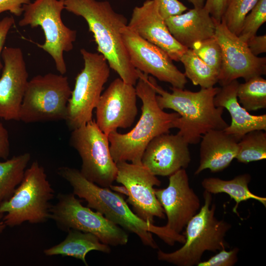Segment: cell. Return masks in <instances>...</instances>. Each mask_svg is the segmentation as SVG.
Instances as JSON below:
<instances>
[{
  "instance_id": "cell-20",
  "label": "cell",
  "mask_w": 266,
  "mask_h": 266,
  "mask_svg": "<svg viewBox=\"0 0 266 266\" xmlns=\"http://www.w3.org/2000/svg\"><path fill=\"white\" fill-rule=\"evenodd\" d=\"M165 22L171 34L187 48L191 49L195 43L214 36L215 20L204 7H194Z\"/></svg>"
},
{
  "instance_id": "cell-23",
  "label": "cell",
  "mask_w": 266,
  "mask_h": 266,
  "mask_svg": "<svg viewBox=\"0 0 266 266\" xmlns=\"http://www.w3.org/2000/svg\"><path fill=\"white\" fill-rule=\"evenodd\" d=\"M67 233V235L63 241L44 250L45 255L72 257L81 260L88 266L86 256L91 251L96 250L107 254L111 252L110 246L102 243L93 233L74 229L69 230Z\"/></svg>"
},
{
  "instance_id": "cell-7",
  "label": "cell",
  "mask_w": 266,
  "mask_h": 266,
  "mask_svg": "<svg viewBox=\"0 0 266 266\" xmlns=\"http://www.w3.org/2000/svg\"><path fill=\"white\" fill-rule=\"evenodd\" d=\"M23 9L19 26L41 28L45 41L37 45L51 56L57 71L65 74L67 69L64 53L73 49L77 33L75 30L66 26L62 21L64 0H35L25 4Z\"/></svg>"
},
{
  "instance_id": "cell-36",
  "label": "cell",
  "mask_w": 266,
  "mask_h": 266,
  "mask_svg": "<svg viewBox=\"0 0 266 266\" xmlns=\"http://www.w3.org/2000/svg\"><path fill=\"white\" fill-rule=\"evenodd\" d=\"M15 23L12 16H6L0 20V73L3 67L1 62V55L7 35Z\"/></svg>"
},
{
  "instance_id": "cell-9",
  "label": "cell",
  "mask_w": 266,
  "mask_h": 266,
  "mask_svg": "<svg viewBox=\"0 0 266 266\" xmlns=\"http://www.w3.org/2000/svg\"><path fill=\"white\" fill-rule=\"evenodd\" d=\"M84 67L75 78L69 99L65 121L72 131L93 120L104 85L110 75V67L103 55L81 49Z\"/></svg>"
},
{
  "instance_id": "cell-26",
  "label": "cell",
  "mask_w": 266,
  "mask_h": 266,
  "mask_svg": "<svg viewBox=\"0 0 266 266\" xmlns=\"http://www.w3.org/2000/svg\"><path fill=\"white\" fill-rule=\"evenodd\" d=\"M180 61L184 66V74L194 85L208 88L218 82L219 73L205 63L192 49L186 51Z\"/></svg>"
},
{
  "instance_id": "cell-4",
  "label": "cell",
  "mask_w": 266,
  "mask_h": 266,
  "mask_svg": "<svg viewBox=\"0 0 266 266\" xmlns=\"http://www.w3.org/2000/svg\"><path fill=\"white\" fill-rule=\"evenodd\" d=\"M57 173L69 183L75 196L86 201L87 207L101 213L124 230L136 234L143 245L153 249L158 248L152 233L158 235L159 226L138 217L121 195L88 180L75 168L62 166L58 169Z\"/></svg>"
},
{
  "instance_id": "cell-40",
  "label": "cell",
  "mask_w": 266,
  "mask_h": 266,
  "mask_svg": "<svg viewBox=\"0 0 266 266\" xmlns=\"http://www.w3.org/2000/svg\"><path fill=\"white\" fill-rule=\"evenodd\" d=\"M192 3L194 7H203L204 5L205 0H187Z\"/></svg>"
},
{
  "instance_id": "cell-13",
  "label": "cell",
  "mask_w": 266,
  "mask_h": 266,
  "mask_svg": "<svg viewBox=\"0 0 266 266\" xmlns=\"http://www.w3.org/2000/svg\"><path fill=\"white\" fill-rule=\"evenodd\" d=\"M214 36L222 52L218 83L221 86L242 78L247 81L266 73V58L254 56L246 43L231 32L223 21H215Z\"/></svg>"
},
{
  "instance_id": "cell-1",
  "label": "cell",
  "mask_w": 266,
  "mask_h": 266,
  "mask_svg": "<svg viewBox=\"0 0 266 266\" xmlns=\"http://www.w3.org/2000/svg\"><path fill=\"white\" fill-rule=\"evenodd\" d=\"M65 9L83 17L94 38L99 53L110 68L125 82L135 85L138 71L132 64L122 38L121 30L127 18L116 12L107 1L64 0Z\"/></svg>"
},
{
  "instance_id": "cell-30",
  "label": "cell",
  "mask_w": 266,
  "mask_h": 266,
  "mask_svg": "<svg viewBox=\"0 0 266 266\" xmlns=\"http://www.w3.org/2000/svg\"><path fill=\"white\" fill-rule=\"evenodd\" d=\"M191 49L205 63L219 73L222 64V52L214 36L195 43Z\"/></svg>"
},
{
  "instance_id": "cell-39",
  "label": "cell",
  "mask_w": 266,
  "mask_h": 266,
  "mask_svg": "<svg viewBox=\"0 0 266 266\" xmlns=\"http://www.w3.org/2000/svg\"><path fill=\"white\" fill-rule=\"evenodd\" d=\"M112 191L120 195H124L127 197L129 196L130 193L128 189L124 186H117L111 185L109 188Z\"/></svg>"
},
{
  "instance_id": "cell-3",
  "label": "cell",
  "mask_w": 266,
  "mask_h": 266,
  "mask_svg": "<svg viewBox=\"0 0 266 266\" xmlns=\"http://www.w3.org/2000/svg\"><path fill=\"white\" fill-rule=\"evenodd\" d=\"M156 92V100L163 110L171 109L180 116L175 122L177 133L189 144H197L202 136L210 130H224L228 125L222 117L224 108L214 102L219 87L201 88L192 92L170 87L171 93L165 90L152 77Z\"/></svg>"
},
{
  "instance_id": "cell-18",
  "label": "cell",
  "mask_w": 266,
  "mask_h": 266,
  "mask_svg": "<svg viewBox=\"0 0 266 266\" xmlns=\"http://www.w3.org/2000/svg\"><path fill=\"white\" fill-rule=\"evenodd\" d=\"M188 145L178 133L160 134L147 145L141 163L156 176H169L188 166L191 162Z\"/></svg>"
},
{
  "instance_id": "cell-15",
  "label": "cell",
  "mask_w": 266,
  "mask_h": 266,
  "mask_svg": "<svg viewBox=\"0 0 266 266\" xmlns=\"http://www.w3.org/2000/svg\"><path fill=\"white\" fill-rule=\"evenodd\" d=\"M115 181L125 186L130 195L126 202L132 205L133 212L146 222L154 224V218H165L164 210L155 194V186L160 180L142 164L128 162L116 163Z\"/></svg>"
},
{
  "instance_id": "cell-33",
  "label": "cell",
  "mask_w": 266,
  "mask_h": 266,
  "mask_svg": "<svg viewBox=\"0 0 266 266\" xmlns=\"http://www.w3.org/2000/svg\"><path fill=\"white\" fill-rule=\"evenodd\" d=\"M158 11L165 20L183 13L187 7L178 0H154Z\"/></svg>"
},
{
  "instance_id": "cell-24",
  "label": "cell",
  "mask_w": 266,
  "mask_h": 266,
  "mask_svg": "<svg viewBox=\"0 0 266 266\" xmlns=\"http://www.w3.org/2000/svg\"><path fill=\"white\" fill-rule=\"evenodd\" d=\"M251 179L249 174L244 173L228 180L216 177L205 178L201 184L204 191L211 194L225 193L229 195L235 202L233 211L237 213L239 204L250 199L256 200L266 207V198L255 195L250 191L248 184Z\"/></svg>"
},
{
  "instance_id": "cell-14",
  "label": "cell",
  "mask_w": 266,
  "mask_h": 266,
  "mask_svg": "<svg viewBox=\"0 0 266 266\" xmlns=\"http://www.w3.org/2000/svg\"><path fill=\"white\" fill-rule=\"evenodd\" d=\"M121 33L130 61L135 69L173 87L184 88L187 83L185 75L165 51L140 37L128 25L122 28Z\"/></svg>"
},
{
  "instance_id": "cell-27",
  "label": "cell",
  "mask_w": 266,
  "mask_h": 266,
  "mask_svg": "<svg viewBox=\"0 0 266 266\" xmlns=\"http://www.w3.org/2000/svg\"><path fill=\"white\" fill-rule=\"evenodd\" d=\"M237 97L238 102L247 111L266 108V80L256 76L239 84Z\"/></svg>"
},
{
  "instance_id": "cell-31",
  "label": "cell",
  "mask_w": 266,
  "mask_h": 266,
  "mask_svg": "<svg viewBox=\"0 0 266 266\" xmlns=\"http://www.w3.org/2000/svg\"><path fill=\"white\" fill-rule=\"evenodd\" d=\"M266 21V0H259L245 17L238 36L244 42L256 35L260 27Z\"/></svg>"
},
{
  "instance_id": "cell-35",
  "label": "cell",
  "mask_w": 266,
  "mask_h": 266,
  "mask_svg": "<svg viewBox=\"0 0 266 266\" xmlns=\"http://www.w3.org/2000/svg\"><path fill=\"white\" fill-rule=\"evenodd\" d=\"M30 2V0H0V13L8 11L16 16H21L24 5Z\"/></svg>"
},
{
  "instance_id": "cell-2",
  "label": "cell",
  "mask_w": 266,
  "mask_h": 266,
  "mask_svg": "<svg viewBox=\"0 0 266 266\" xmlns=\"http://www.w3.org/2000/svg\"><path fill=\"white\" fill-rule=\"evenodd\" d=\"M138 71L139 78L135 88L142 102L140 118L128 133L115 131L108 135L110 152L116 163L142 164V157L148 143L157 136L169 133L171 129L175 128L176 121L180 116L177 112H166L159 106L152 76Z\"/></svg>"
},
{
  "instance_id": "cell-22",
  "label": "cell",
  "mask_w": 266,
  "mask_h": 266,
  "mask_svg": "<svg viewBox=\"0 0 266 266\" xmlns=\"http://www.w3.org/2000/svg\"><path fill=\"white\" fill-rule=\"evenodd\" d=\"M239 83L237 80L221 86L214 99L217 107L226 108L230 114L231 124L224 131L239 141L246 133L254 130H266V114H251L239 103L237 97Z\"/></svg>"
},
{
  "instance_id": "cell-29",
  "label": "cell",
  "mask_w": 266,
  "mask_h": 266,
  "mask_svg": "<svg viewBox=\"0 0 266 266\" xmlns=\"http://www.w3.org/2000/svg\"><path fill=\"white\" fill-rule=\"evenodd\" d=\"M259 0H228L221 21L228 29L238 36L246 15Z\"/></svg>"
},
{
  "instance_id": "cell-6",
  "label": "cell",
  "mask_w": 266,
  "mask_h": 266,
  "mask_svg": "<svg viewBox=\"0 0 266 266\" xmlns=\"http://www.w3.org/2000/svg\"><path fill=\"white\" fill-rule=\"evenodd\" d=\"M54 197V190L44 167L35 161L26 169L11 197L0 205V213H6L3 221L10 227L25 222L44 223L50 219L51 200Z\"/></svg>"
},
{
  "instance_id": "cell-21",
  "label": "cell",
  "mask_w": 266,
  "mask_h": 266,
  "mask_svg": "<svg viewBox=\"0 0 266 266\" xmlns=\"http://www.w3.org/2000/svg\"><path fill=\"white\" fill-rule=\"evenodd\" d=\"M238 142L233 135L224 130L207 132L200 139L199 166L195 174L206 169L217 172L228 167L237 154Z\"/></svg>"
},
{
  "instance_id": "cell-32",
  "label": "cell",
  "mask_w": 266,
  "mask_h": 266,
  "mask_svg": "<svg viewBox=\"0 0 266 266\" xmlns=\"http://www.w3.org/2000/svg\"><path fill=\"white\" fill-rule=\"evenodd\" d=\"M238 247L227 251L223 248L217 254L209 259L200 261L198 266H233L238 261L237 254L239 252Z\"/></svg>"
},
{
  "instance_id": "cell-11",
  "label": "cell",
  "mask_w": 266,
  "mask_h": 266,
  "mask_svg": "<svg viewBox=\"0 0 266 266\" xmlns=\"http://www.w3.org/2000/svg\"><path fill=\"white\" fill-rule=\"evenodd\" d=\"M69 143L81 158V174L100 187L109 188L115 181L117 167L110 152L108 135L95 120L72 130Z\"/></svg>"
},
{
  "instance_id": "cell-41",
  "label": "cell",
  "mask_w": 266,
  "mask_h": 266,
  "mask_svg": "<svg viewBox=\"0 0 266 266\" xmlns=\"http://www.w3.org/2000/svg\"><path fill=\"white\" fill-rule=\"evenodd\" d=\"M3 213H0V234L2 233L5 227H6L3 221Z\"/></svg>"
},
{
  "instance_id": "cell-19",
  "label": "cell",
  "mask_w": 266,
  "mask_h": 266,
  "mask_svg": "<svg viewBox=\"0 0 266 266\" xmlns=\"http://www.w3.org/2000/svg\"><path fill=\"white\" fill-rule=\"evenodd\" d=\"M128 26L140 37L165 51L173 61H180L188 49L171 34L154 0H146L141 6L134 7Z\"/></svg>"
},
{
  "instance_id": "cell-37",
  "label": "cell",
  "mask_w": 266,
  "mask_h": 266,
  "mask_svg": "<svg viewBox=\"0 0 266 266\" xmlns=\"http://www.w3.org/2000/svg\"><path fill=\"white\" fill-rule=\"evenodd\" d=\"M251 52L254 56L266 52V34L255 35L246 42Z\"/></svg>"
},
{
  "instance_id": "cell-8",
  "label": "cell",
  "mask_w": 266,
  "mask_h": 266,
  "mask_svg": "<svg viewBox=\"0 0 266 266\" xmlns=\"http://www.w3.org/2000/svg\"><path fill=\"white\" fill-rule=\"evenodd\" d=\"M63 74L38 75L28 81L19 112L25 123L65 120L71 94Z\"/></svg>"
},
{
  "instance_id": "cell-12",
  "label": "cell",
  "mask_w": 266,
  "mask_h": 266,
  "mask_svg": "<svg viewBox=\"0 0 266 266\" xmlns=\"http://www.w3.org/2000/svg\"><path fill=\"white\" fill-rule=\"evenodd\" d=\"M154 191L167 219L166 224L161 227V239L170 246L176 242L183 244L185 236L180 233L200 208V200L190 186L185 169L169 176L166 188H155Z\"/></svg>"
},
{
  "instance_id": "cell-34",
  "label": "cell",
  "mask_w": 266,
  "mask_h": 266,
  "mask_svg": "<svg viewBox=\"0 0 266 266\" xmlns=\"http://www.w3.org/2000/svg\"><path fill=\"white\" fill-rule=\"evenodd\" d=\"M227 1L228 0H206L203 7L216 21L221 22Z\"/></svg>"
},
{
  "instance_id": "cell-28",
  "label": "cell",
  "mask_w": 266,
  "mask_h": 266,
  "mask_svg": "<svg viewBox=\"0 0 266 266\" xmlns=\"http://www.w3.org/2000/svg\"><path fill=\"white\" fill-rule=\"evenodd\" d=\"M235 159L239 163H249L266 158V133L254 130L245 134L238 142Z\"/></svg>"
},
{
  "instance_id": "cell-38",
  "label": "cell",
  "mask_w": 266,
  "mask_h": 266,
  "mask_svg": "<svg viewBox=\"0 0 266 266\" xmlns=\"http://www.w3.org/2000/svg\"><path fill=\"white\" fill-rule=\"evenodd\" d=\"M10 152L9 135L7 130L0 123V159L7 160Z\"/></svg>"
},
{
  "instance_id": "cell-10",
  "label": "cell",
  "mask_w": 266,
  "mask_h": 266,
  "mask_svg": "<svg viewBox=\"0 0 266 266\" xmlns=\"http://www.w3.org/2000/svg\"><path fill=\"white\" fill-rule=\"evenodd\" d=\"M57 199V202L50 209V219L60 230L90 233L109 246H123L128 242V234L123 229L99 212L83 206L73 193H60Z\"/></svg>"
},
{
  "instance_id": "cell-16",
  "label": "cell",
  "mask_w": 266,
  "mask_h": 266,
  "mask_svg": "<svg viewBox=\"0 0 266 266\" xmlns=\"http://www.w3.org/2000/svg\"><path fill=\"white\" fill-rule=\"evenodd\" d=\"M135 87L116 78L101 94L96 107L98 126L108 134L118 128L127 129L133 123L138 113Z\"/></svg>"
},
{
  "instance_id": "cell-25",
  "label": "cell",
  "mask_w": 266,
  "mask_h": 266,
  "mask_svg": "<svg viewBox=\"0 0 266 266\" xmlns=\"http://www.w3.org/2000/svg\"><path fill=\"white\" fill-rule=\"evenodd\" d=\"M31 158L27 152L0 161V205L11 197L21 182Z\"/></svg>"
},
{
  "instance_id": "cell-5",
  "label": "cell",
  "mask_w": 266,
  "mask_h": 266,
  "mask_svg": "<svg viewBox=\"0 0 266 266\" xmlns=\"http://www.w3.org/2000/svg\"><path fill=\"white\" fill-rule=\"evenodd\" d=\"M203 196V205L185 227L183 246L169 253L159 249L158 260L177 266H197L205 251L216 252L229 246L225 238L231 224L215 217L216 205L210 207L211 194L204 191Z\"/></svg>"
},
{
  "instance_id": "cell-17",
  "label": "cell",
  "mask_w": 266,
  "mask_h": 266,
  "mask_svg": "<svg viewBox=\"0 0 266 266\" xmlns=\"http://www.w3.org/2000/svg\"><path fill=\"white\" fill-rule=\"evenodd\" d=\"M0 77V118L19 121V112L28 83V72L22 49L4 47Z\"/></svg>"
}]
</instances>
